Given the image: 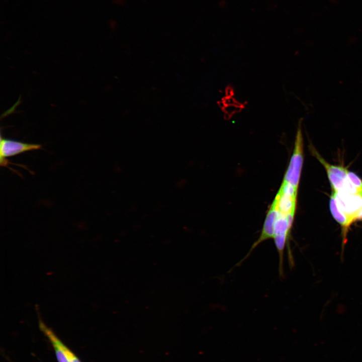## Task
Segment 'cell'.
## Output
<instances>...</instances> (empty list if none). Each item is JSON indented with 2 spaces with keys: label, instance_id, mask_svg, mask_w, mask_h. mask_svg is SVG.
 <instances>
[{
  "label": "cell",
  "instance_id": "6da1fadb",
  "mask_svg": "<svg viewBox=\"0 0 362 362\" xmlns=\"http://www.w3.org/2000/svg\"><path fill=\"white\" fill-rule=\"evenodd\" d=\"M302 119L298 122L295 138L294 149L288 167L286 171L284 182L298 189L303 161V139L301 129Z\"/></svg>",
  "mask_w": 362,
  "mask_h": 362
},
{
  "label": "cell",
  "instance_id": "7a4b0ae2",
  "mask_svg": "<svg viewBox=\"0 0 362 362\" xmlns=\"http://www.w3.org/2000/svg\"><path fill=\"white\" fill-rule=\"evenodd\" d=\"M332 193L340 210L352 222L356 221L357 215L362 208V195L349 194L342 190Z\"/></svg>",
  "mask_w": 362,
  "mask_h": 362
},
{
  "label": "cell",
  "instance_id": "3957f363",
  "mask_svg": "<svg viewBox=\"0 0 362 362\" xmlns=\"http://www.w3.org/2000/svg\"><path fill=\"white\" fill-rule=\"evenodd\" d=\"M42 146L37 144L24 143L14 140L1 137L0 162L1 165L6 166L8 164L6 158L14 156L25 152L39 150Z\"/></svg>",
  "mask_w": 362,
  "mask_h": 362
},
{
  "label": "cell",
  "instance_id": "277c9868",
  "mask_svg": "<svg viewBox=\"0 0 362 362\" xmlns=\"http://www.w3.org/2000/svg\"><path fill=\"white\" fill-rule=\"evenodd\" d=\"M312 153L324 166L333 191L342 190L347 178L348 171L347 169L342 166L329 164L314 149H312Z\"/></svg>",
  "mask_w": 362,
  "mask_h": 362
},
{
  "label": "cell",
  "instance_id": "5b68a950",
  "mask_svg": "<svg viewBox=\"0 0 362 362\" xmlns=\"http://www.w3.org/2000/svg\"><path fill=\"white\" fill-rule=\"evenodd\" d=\"M39 326L52 343L58 362H69L68 355L70 350L57 337L53 331L40 319Z\"/></svg>",
  "mask_w": 362,
  "mask_h": 362
},
{
  "label": "cell",
  "instance_id": "8992f818",
  "mask_svg": "<svg viewBox=\"0 0 362 362\" xmlns=\"http://www.w3.org/2000/svg\"><path fill=\"white\" fill-rule=\"evenodd\" d=\"M330 210L333 218L341 225L343 244L346 242L348 230L352 221L338 208L332 193L330 200Z\"/></svg>",
  "mask_w": 362,
  "mask_h": 362
},
{
  "label": "cell",
  "instance_id": "52a82bcc",
  "mask_svg": "<svg viewBox=\"0 0 362 362\" xmlns=\"http://www.w3.org/2000/svg\"><path fill=\"white\" fill-rule=\"evenodd\" d=\"M347 177L353 186L356 188L359 193L362 195V180L354 173L348 172Z\"/></svg>",
  "mask_w": 362,
  "mask_h": 362
},
{
  "label": "cell",
  "instance_id": "ba28073f",
  "mask_svg": "<svg viewBox=\"0 0 362 362\" xmlns=\"http://www.w3.org/2000/svg\"><path fill=\"white\" fill-rule=\"evenodd\" d=\"M356 220H362V208L358 212V214L357 215Z\"/></svg>",
  "mask_w": 362,
  "mask_h": 362
},
{
  "label": "cell",
  "instance_id": "9c48e42d",
  "mask_svg": "<svg viewBox=\"0 0 362 362\" xmlns=\"http://www.w3.org/2000/svg\"><path fill=\"white\" fill-rule=\"evenodd\" d=\"M330 2L333 4H336L337 2V0H329Z\"/></svg>",
  "mask_w": 362,
  "mask_h": 362
}]
</instances>
